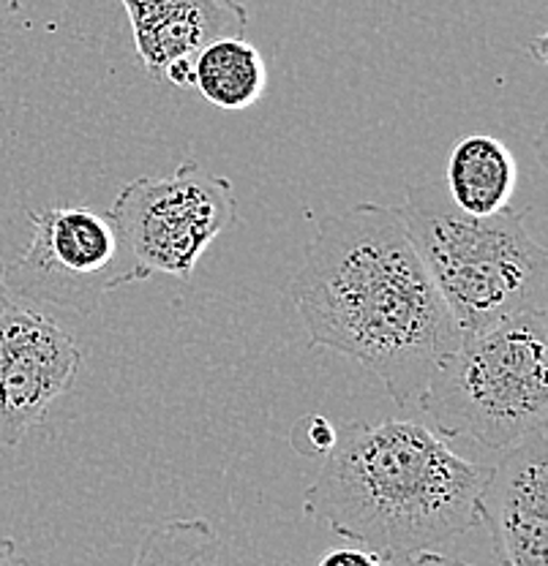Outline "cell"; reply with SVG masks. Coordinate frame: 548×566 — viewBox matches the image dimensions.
Returning a JSON list of instances; mask_svg holds the SVG:
<instances>
[{"mask_svg":"<svg viewBox=\"0 0 548 566\" xmlns=\"http://www.w3.org/2000/svg\"><path fill=\"white\" fill-rule=\"evenodd\" d=\"M317 566H387L376 556L374 551H365L361 545L352 547H335V551H328L325 556L317 562Z\"/></svg>","mask_w":548,"mask_h":566,"instance_id":"obj_14","label":"cell"},{"mask_svg":"<svg viewBox=\"0 0 548 566\" xmlns=\"http://www.w3.org/2000/svg\"><path fill=\"white\" fill-rule=\"evenodd\" d=\"M387 566H473V564L458 562V558L445 556V553L440 551H423V553H415V556L404 558V562L387 564Z\"/></svg>","mask_w":548,"mask_h":566,"instance_id":"obj_15","label":"cell"},{"mask_svg":"<svg viewBox=\"0 0 548 566\" xmlns=\"http://www.w3.org/2000/svg\"><path fill=\"white\" fill-rule=\"evenodd\" d=\"M80 368V344L55 316L20 303L0 311V447L20 444Z\"/></svg>","mask_w":548,"mask_h":566,"instance_id":"obj_7","label":"cell"},{"mask_svg":"<svg viewBox=\"0 0 548 566\" xmlns=\"http://www.w3.org/2000/svg\"><path fill=\"white\" fill-rule=\"evenodd\" d=\"M134 33V52L156 80L192 87L194 57L210 41L240 35L249 11L238 0H121Z\"/></svg>","mask_w":548,"mask_h":566,"instance_id":"obj_9","label":"cell"},{"mask_svg":"<svg viewBox=\"0 0 548 566\" xmlns=\"http://www.w3.org/2000/svg\"><path fill=\"white\" fill-rule=\"evenodd\" d=\"M221 539L203 517H178L151 528L132 566H219Z\"/></svg>","mask_w":548,"mask_h":566,"instance_id":"obj_12","label":"cell"},{"mask_svg":"<svg viewBox=\"0 0 548 566\" xmlns=\"http://www.w3.org/2000/svg\"><path fill=\"white\" fill-rule=\"evenodd\" d=\"M399 208L423 268L464 335L546 308L548 251L529 232L524 212L467 216L434 182L406 186Z\"/></svg>","mask_w":548,"mask_h":566,"instance_id":"obj_3","label":"cell"},{"mask_svg":"<svg viewBox=\"0 0 548 566\" xmlns=\"http://www.w3.org/2000/svg\"><path fill=\"white\" fill-rule=\"evenodd\" d=\"M192 87H197L219 109L240 112L265 96L268 69L251 41L227 35L197 52Z\"/></svg>","mask_w":548,"mask_h":566,"instance_id":"obj_11","label":"cell"},{"mask_svg":"<svg viewBox=\"0 0 548 566\" xmlns=\"http://www.w3.org/2000/svg\"><path fill=\"white\" fill-rule=\"evenodd\" d=\"M28 216L31 240L14 264H6V289L14 303L91 316L115 289L151 279L110 212L44 208Z\"/></svg>","mask_w":548,"mask_h":566,"instance_id":"obj_5","label":"cell"},{"mask_svg":"<svg viewBox=\"0 0 548 566\" xmlns=\"http://www.w3.org/2000/svg\"><path fill=\"white\" fill-rule=\"evenodd\" d=\"M11 303H14V300L9 297V289H6V264L3 259H0V311L9 308Z\"/></svg>","mask_w":548,"mask_h":566,"instance_id":"obj_17","label":"cell"},{"mask_svg":"<svg viewBox=\"0 0 548 566\" xmlns=\"http://www.w3.org/2000/svg\"><path fill=\"white\" fill-rule=\"evenodd\" d=\"M110 218L147 273L188 281L210 243L238 223V199L227 177L183 161L173 175L126 182Z\"/></svg>","mask_w":548,"mask_h":566,"instance_id":"obj_6","label":"cell"},{"mask_svg":"<svg viewBox=\"0 0 548 566\" xmlns=\"http://www.w3.org/2000/svg\"><path fill=\"white\" fill-rule=\"evenodd\" d=\"M516 182V156L503 139L492 134L462 137L447 156L445 193L467 216L486 218L510 208Z\"/></svg>","mask_w":548,"mask_h":566,"instance_id":"obj_10","label":"cell"},{"mask_svg":"<svg viewBox=\"0 0 548 566\" xmlns=\"http://www.w3.org/2000/svg\"><path fill=\"white\" fill-rule=\"evenodd\" d=\"M281 566H298V564H281Z\"/></svg>","mask_w":548,"mask_h":566,"instance_id":"obj_19","label":"cell"},{"mask_svg":"<svg viewBox=\"0 0 548 566\" xmlns=\"http://www.w3.org/2000/svg\"><path fill=\"white\" fill-rule=\"evenodd\" d=\"M488 474L492 465L462 458L426 422H347L303 495V512L396 564L475 528Z\"/></svg>","mask_w":548,"mask_h":566,"instance_id":"obj_2","label":"cell"},{"mask_svg":"<svg viewBox=\"0 0 548 566\" xmlns=\"http://www.w3.org/2000/svg\"><path fill=\"white\" fill-rule=\"evenodd\" d=\"M335 436H339V430L330 424L328 417L306 415L292 424L290 441H292V450L300 452V455L325 458L328 452L333 450Z\"/></svg>","mask_w":548,"mask_h":566,"instance_id":"obj_13","label":"cell"},{"mask_svg":"<svg viewBox=\"0 0 548 566\" xmlns=\"http://www.w3.org/2000/svg\"><path fill=\"white\" fill-rule=\"evenodd\" d=\"M22 0H0V20H6L9 14H14L20 9Z\"/></svg>","mask_w":548,"mask_h":566,"instance_id":"obj_18","label":"cell"},{"mask_svg":"<svg viewBox=\"0 0 548 566\" xmlns=\"http://www.w3.org/2000/svg\"><path fill=\"white\" fill-rule=\"evenodd\" d=\"M505 566H548V428L524 436L492 465L477 501Z\"/></svg>","mask_w":548,"mask_h":566,"instance_id":"obj_8","label":"cell"},{"mask_svg":"<svg viewBox=\"0 0 548 566\" xmlns=\"http://www.w3.org/2000/svg\"><path fill=\"white\" fill-rule=\"evenodd\" d=\"M0 566H31V564H28V558L22 556L14 539L0 536Z\"/></svg>","mask_w":548,"mask_h":566,"instance_id":"obj_16","label":"cell"},{"mask_svg":"<svg viewBox=\"0 0 548 566\" xmlns=\"http://www.w3.org/2000/svg\"><path fill=\"white\" fill-rule=\"evenodd\" d=\"M290 300L309 344L361 363L399 409L417 403L464 338L396 205L361 202L314 218Z\"/></svg>","mask_w":548,"mask_h":566,"instance_id":"obj_1","label":"cell"},{"mask_svg":"<svg viewBox=\"0 0 548 566\" xmlns=\"http://www.w3.org/2000/svg\"><path fill=\"white\" fill-rule=\"evenodd\" d=\"M548 308L467 333L417 398L442 439L503 452L548 424Z\"/></svg>","mask_w":548,"mask_h":566,"instance_id":"obj_4","label":"cell"}]
</instances>
